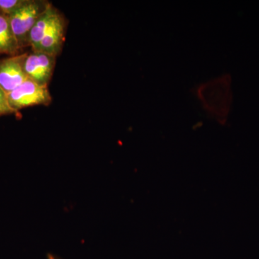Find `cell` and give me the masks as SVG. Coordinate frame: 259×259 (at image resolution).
I'll return each instance as SVG.
<instances>
[{
    "mask_svg": "<svg viewBox=\"0 0 259 259\" xmlns=\"http://www.w3.org/2000/svg\"><path fill=\"white\" fill-rule=\"evenodd\" d=\"M50 5L45 0H27L21 8L8 17L20 49L28 47L30 30Z\"/></svg>",
    "mask_w": 259,
    "mask_h": 259,
    "instance_id": "obj_1",
    "label": "cell"
},
{
    "mask_svg": "<svg viewBox=\"0 0 259 259\" xmlns=\"http://www.w3.org/2000/svg\"><path fill=\"white\" fill-rule=\"evenodd\" d=\"M206 84L201 85L198 89V95L203 106L209 113L214 114L221 119L226 118L230 109L225 105L231 106L232 95L230 78L223 76L220 79L212 80Z\"/></svg>",
    "mask_w": 259,
    "mask_h": 259,
    "instance_id": "obj_2",
    "label": "cell"
},
{
    "mask_svg": "<svg viewBox=\"0 0 259 259\" xmlns=\"http://www.w3.org/2000/svg\"><path fill=\"white\" fill-rule=\"evenodd\" d=\"M8 102L13 111L25 107L50 105L52 102L49 88L28 79L8 95Z\"/></svg>",
    "mask_w": 259,
    "mask_h": 259,
    "instance_id": "obj_3",
    "label": "cell"
},
{
    "mask_svg": "<svg viewBox=\"0 0 259 259\" xmlns=\"http://www.w3.org/2000/svg\"><path fill=\"white\" fill-rule=\"evenodd\" d=\"M56 57L41 51H32L27 54L24 69L28 79L47 86L50 82L56 66Z\"/></svg>",
    "mask_w": 259,
    "mask_h": 259,
    "instance_id": "obj_4",
    "label": "cell"
},
{
    "mask_svg": "<svg viewBox=\"0 0 259 259\" xmlns=\"http://www.w3.org/2000/svg\"><path fill=\"white\" fill-rule=\"evenodd\" d=\"M26 55L12 56L0 60V88L7 95L28 79L24 69Z\"/></svg>",
    "mask_w": 259,
    "mask_h": 259,
    "instance_id": "obj_5",
    "label": "cell"
},
{
    "mask_svg": "<svg viewBox=\"0 0 259 259\" xmlns=\"http://www.w3.org/2000/svg\"><path fill=\"white\" fill-rule=\"evenodd\" d=\"M66 28V20L59 11L35 51L57 57L64 46Z\"/></svg>",
    "mask_w": 259,
    "mask_h": 259,
    "instance_id": "obj_6",
    "label": "cell"
},
{
    "mask_svg": "<svg viewBox=\"0 0 259 259\" xmlns=\"http://www.w3.org/2000/svg\"><path fill=\"white\" fill-rule=\"evenodd\" d=\"M58 12L59 10L51 4L32 27L28 37L29 47L32 48V51L36 50L38 47Z\"/></svg>",
    "mask_w": 259,
    "mask_h": 259,
    "instance_id": "obj_7",
    "label": "cell"
},
{
    "mask_svg": "<svg viewBox=\"0 0 259 259\" xmlns=\"http://www.w3.org/2000/svg\"><path fill=\"white\" fill-rule=\"evenodd\" d=\"M20 49L12 30L9 18L0 13V54L18 55Z\"/></svg>",
    "mask_w": 259,
    "mask_h": 259,
    "instance_id": "obj_8",
    "label": "cell"
},
{
    "mask_svg": "<svg viewBox=\"0 0 259 259\" xmlns=\"http://www.w3.org/2000/svg\"><path fill=\"white\" fill-rule=\"evenodd\" d=\"M26 2L27 0H0V13L9 17L21 8Z\"/></svg>",
    "mask_w": 259,
    "mask_h": 259,
    "instance_id": "obj_9",
    "label": "cell"
},
{
    "mask_svg": "<svg viewBox=\"0 0 259 259\" xmlns=\"http://www.w3.org/2000/svg\"><path fill=\"white\" fill-rule=\"evenodd\" d=\"M15 113L8 102V95L0 88V116Z\"/></svg>",
    "mask_w": 259,
    "mask_h": 259,
    "instance_id": "obj_10",
    "label": "cell"
},
{
    "mask_svg": "<svg viewBox=\"0 0 259 259\" xmlns=\"http://www.w3.org/2000/svg\"><path fill=\"white\" fill-rule=\"evenodd\" d=\"M47 259H64L59 257V255L54 254V253H48Z\"/></svg>",
    "mask_w": 259,
    "mask_h": 259,
    "instance_id": "obj_11",
    "label": "cell"
}]
</instances>
